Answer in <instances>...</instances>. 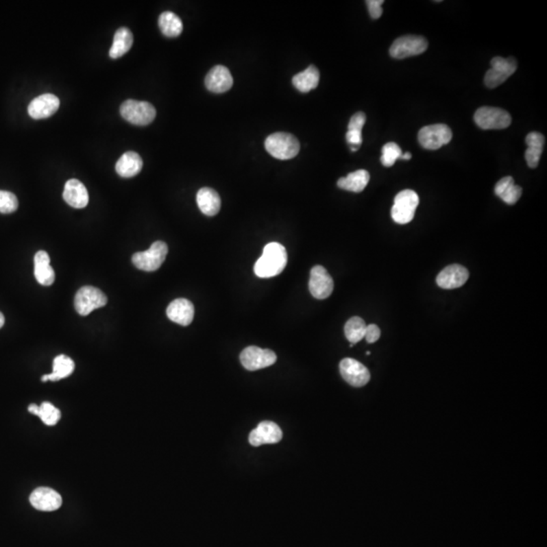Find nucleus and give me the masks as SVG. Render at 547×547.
Instances as JSON below:
<instances>
[{
	"label": "nucleus",
	"mask_w": 547,
	"mask_h": 547,
	"mask_svg": "<svg viewBox=\"0 0 547 547\" xmlns=\"http://www.w3.org/2000/svg\"><path fill=\"white\" fill-rule=\"evenodd\" d=\"M288 262L287 252L283 245L271 243L265 247L262 256L254 265V274L260 278H272L283 272Z\"/></svg>",
	"instance_id": "f257e3e1"
},
{
	"label": "nucleus",
	"mask_w": 547,
	"mask_h": 547,
	"mask_svg": "<svg viewBox=\"0 0 547 547\" xmlns=\"http://www.w3.org/2000/svg\"><path fill=\"white\" fill-rule=\"evenodd\" d=\"M267 151L280 160L295 158L300 150V144L295 136L289 133L278 132L271 134L265 141Z\"/></svg>",
	"instance_id": "f03ea898"
},
{
	"label": "nucleus",
	"mask_w": 547,
	"mask_h": 547,
	"mask_svg": "<svg viewBox=\"0 0 547 547\" xmlns=\"http://www.w3.org/2000/svg\"><path fill=\"white\" fill-rule=\"evenodd\" d=\"M120 114L124 120L136 126H147L154 122L156 110L148 101L127 99L121 105Z\"/></svg>",
	"instance_id": "7ed1b4c3"
},
{
	"label": "nucleus",
	"mask_w": 547,
	"mask_h": 547,
	"mask_svg": "<svg viewBox=\"0 0 547 547\" xmlns=\"http://www.w3.org/2000/svg\"><path fill=\"white\" fill-rule=\"evenodd\" d=\"M169 247L163 241H156L146 252L133 254L132 263L137 269L144 272H154L160 268L167 258Z\"/></svg>",
	"instance_id": "20e7f679"
},
{
	"label": "nucleus",
	"mask_w": 547,
	"mask_h": 547,
	"mask_svg": "<svg viewBox=\"0 0 547 547\" xmlns=\"http://www.w3.org/2000/svg\"><path fill=\"white\" fill-rule=\"evenodd\" d=\"M419 202V196L413 191L404 190L398 193L391 209L392 219L398 224L410 223L415 217Z\"/></svg>",
	"instance_id": "39448f33"
},
{
	"label": "nucleus",
	"mask_w": 547,
	"mask_h": 547,
	"mask_svg": "<svg viewBox=\"0 0 547 547\" xmlns=\"http://www.w3.org/2000/svg\"><path fill=\"white\" fill-rule=\"evenodd\" d=\"M474 122L483 130H501L510 126L512 117L500 108H479L474 114Z\"/></svg>",
	"instance_id": "423d86ee"
},
{
	"label": "nucleus",
	"mask_w": 547,
	"mask_h": 547,
	"mask_svg": "<svg viewBox=\"0 0 547 547\" xmlns=\"http://www.w3.org/2000/svg\"><path fill=\"white\" fill-rule=\"evenodd\" d=\"M107 302V295L101 290L93 286L80 288L74 298L75 311L82 317H86L95 309L105 306Z\"/></svg>",
	"instance_id": "0eeeda50"
},
{
	"label": "nucleus",
	"mask_w": 547,
	"mask_h": 547,
	"mask_svg": "<svg viewBox=\"0 0 547 547\" xmlns=\"http://www.w3.org/2000/svg\"><path fill=\"white\" fill-rule=\"evenodd\" d=\"M428 49V41L422 36H402L393 42L389 49L392 58L404 59L423 54Z\"/></svg>",
	"instance_id": "6e6552de"
},
{
	"label": "nucleus",
	"mask_w": 547,
	"mask_h": 547,
	"mask_svg": "<svg viewBox=\"0 0 547 547\" xmlns=\"http://www.w3.org/2000/svg\"><path fill=\"white\" fill-rule=\"evenodd\" d=\"M491 69L485 73V84L489 88H495L501 86L502 82H506L518 67L517 60L513 57L509 58H502V57H495L491 59Z\"/></svg>",
	"instance_id": "1a4fd4ad"
},
{
	"label": "nucleus",
	"mask_w": 547,
	"mask_h": 547,
	"mask_svg": "<svg viewBox=\"0 0 547 547\" xmlns=\"http://www.w3.org/2000/svg\"><path fill=\"white\" fill-rule=\"evenodd\" d=\"M417 139L425 149L437 150L451 141L452 131L445 124L429 125L419 131Z\"/></svg>",
	"instance_id": "9d476101"
},
{
	"label": "nucleus",
	"mask_w": 547,
	"mask_h": 547,
	"mask_svg": "<svg viewBox=\"0 0 547 547\" xmlns=\"http://www.w3.org/2000/svg\"><path fill=\"white\" fill-rule=\"evenodd\" d=\"M277 361V356L268 349L256 345L245 348L241 354V362L247 370L256 371L272 366Z\"/></svg>",
	"instance_id": "9b49d317"
},
{
	"label": "nucleus",
	"mask_w": 547,
	"mask_h": 547,
	"mask_svg": "<svg viewBox=\"0 0 547 547\" xmlns=\"http://www.w3.org/2000/svg\"><path fill=\"white\" fill-rule=\"evenodd\" d=\"M341 375L345 382L354 387H365L370 380V372L357 360L345 358L340 363Z\"/></svg>",
	"instance_id": "f8f14e48"
},
{
	"label": "nucleus",
	"mask_w": 547,
	"mask_h": 547,
	"mask_svg": "<svg viewBox=\"0 0 547 547\" xmlns=\"http://www.w3.org/2000/svg\"><path fill=\"white\" fill-rule=\"evenodd\" d=\"M309 291L311 295L319 300L332 295L334 291V281L324 267L315 266L311 269Z\"/></svg>",
	"instance_id": "ddd939ff"
},
{
	"label": "nucleus",
	"mask_w": 547,
	"mask_h": 547,
	"mask_svg": "<svg viewBox=\"0 0 547 547\" xmlns=\"http://www.w3.org/2000/svg\"><path fill=\"white\" fill-rule=\"evenodd\" d=\"M32 506L42 512H53L62 506V497L53 489L40 487L29 496Z\"/></svg>",
	"instance_id": "4468645a"
},
{
	"label": "nucleus",
	"mask_w": 547,
	"mask_h": 547,
	"mask_svg": "<svg viewBox=\"0 0 547 547\" xmlns=\"http://www.w3.org/2000/svg\"><path fill=\"white\" fill-rule=\"evenodd\" d=\"M60 101L52 93H44L34 99L27 107V113L35 120H41L52 116L58 111Z\"/></svg>",
	"instance_id": "2eb2a0df"
},
{
	"label": "nucleus",
	"mask_w": 547,
	"mask_h": 547,
	"mask_svg": "<svg viewBox=\"0 0 547 547\" xmlns=\"http://www.w3.org/2000/svg\"><path fill=\"white\" fill-rule=\"evenodd\" d=\"M283 433L277 424L273 422H262L254 431L250 434L249 441L254 447L264 444H276L282 440Z\"/></svg>",
	"instance_id": "dca6fc26"
},
{
	"label": "nucleus",
	"mask_w": 547,
	"mask_h": 547,
	"mask_svg": "<svg viewBox=\"0 0 547 547\" xmlns=\"http://www.w3.org/2000/svg\"><path fill=\"white\" fill-rule=\"evenodd\" d=\"M470 278L467 269L460 265H450L441 271L437 277V284L443 289H456L461 287Z\"/></svg>",
	"instance_id": "f3484780"
},
{
	"label": "nucleus",
	"mask_w": 547,
	"mask_h": 547,
	"mask_svg": "<svg viewBox=\"0 0 547 547\" xmlns=\"http://www.w3.org/2000/svg\"><path fill=\"white\" fill-rule=\"evenodd\" d=\"M205 86L212 93H223L232 88L233 77L228 69L217 65L208 72L205 78Z\"/></svg>",
	"instance_id": "a211bd4d"
},
{
	"label": "nucleus",
	"mask_w": 547,
	"mask_h": 547,
	"mask_svg": "<svg viewBox=\"0 0 547 547\" xmlns=\"http://www.w3.org/2000/svg\"><path fill=\"white\" fill-rule=\"evenodd\" d=\"M167 315L171 321L175 322V324H181L182 326H189L194 319V305L188 299H175L167 307Z\"/></svg>",
	"instance_id": "6ab92c4d"
},
{
	"label": "nucleus",
	"mask_w": 547,
	"mask_h": 547,
	"mask_svg": "<svg viewBox=\"0 0 547 547\" xmlns=\"http://www.w3.org/2000/svg\"><path fill=\"white\" fill-rule=\"evenodd\" d=\"M63 199L67 204L75 209L86 208L90 200L86 186L75 179L69 180L65 184Z\"/></svg>",
	"instance_id": "aec40b11"
},
{
	"label": "nucleus",
	"mask_w": 547,
	"mask_h": 547,
	"mask_svg": "<svg viewBox=\"0 0 547 547\" xmlns=\"http://www.w3.org/2000/svg\"><path fill=\"white\" fill-rule=\"evenodd\" d=\"M143 167L141 156L134 151H127L119 158L116 163V171L120 177L133 178L137 175Z\"/></svg>",
	"instance_id": "412c9836"
},
{
	"label": "nucleus",
	"mask_w": 547,
	"mask_h": 547,
	"mask_svg": "<svg viewBox=\"0 0 547 547\" xmlns=\"http://www.w3.org/2000/svg\"><path fill=\"white\" fill-rule=\"evenodd\" d=\"M197 204L206 216H214L220 211L221 199L213 189L203 188L197 193Z\"/></svg>",
	"instance_id": "4be33fe9"
},
{
	"label": "nucleus",
	"mask_w": 547,
	"mask_h": 547,
	"mask_svg": "<svg viewBox=\"0 0 547 547\" xmlns=\"http://www.w3.org/2000/svg\"><path fill=\"white\" fill-rule=\"evenodd\" d=\"M35 278L39 284L43 286H51L55 281V273L50 265V256L48 252L40 251L36 254Z\"/></svg>",
	"instance_id": "5701e85b"
},
{
	"label": "nucleus",
	"mask_w": 547,
	"mask_h": 547,
	"mask_svg": "<svg viewBox=\"0 0 547 547\" xmlns=\"http://www.w3.org/2000/svg\"><path fill=\"white\" fill-rule=\"evenodd\" d=\"M525 141L527 145L525 152L526 162L531 169H535L542 158L546 138L540 133L531 132L526 136Z\"/></svg>",
	"instance_id": "b1692460"
},
{
	"label": "nucleus",
	"mask_w": 547,
	"mask_h": 547,
	"mask_svg": "<svg viewBox=\"0 0 547 547\" xmlns=\"http://www.w3.org/2000/svg\"><path fill=\"white\" fill-rule=\"evenodd\" d=\"M495 193L505 203L514 205L522 195V188L515 184L512 177L502 178L495 186Z\"/></svg>",
	"instance_id": "393cba45"
},
{
	"label": "nucleus",
	"mask_w": 547,
	"mask_h": 547,
	"mask_svg": "<svg viewBox=\"0 0 547 547\" xmlns=\"http://www.w3.org/2000/svg\"><path fill=\"white\" fill-rule=\"evenodd\" d=\"M132 32L128 27H120L117 29L114 36L113 45L110 49L109 55L111 58L118 59L124 56L133 45Z\"/></svg>",
	"instance_id": "a878e982"
},
{
	"label": "nucleus",
	"mask_w": 547,
	"mask_h": 547,
	"mask_svg": "<svg viewBox=\"0 0 547 547\" xmlns=\"http://www.w3.org/2000/svg\"><path fill=\"white\" fill-rule=\"evenodd\" d=\"M292 84L296 90L301 93H309L315 90L319 84V71L315 65H311L308 69L300 73L296 74L292 80Z\"/></svg>",
	"instance_id": "bb28decb"
},
{
	"label": "nucleus",
	"mask_w": 547,
	"mask_h": 547,
	"mask_svg": "<svg viewBox=\"0 0 547 547\" xmlns=\"http://www.w3.org/2000/svg\"><path fill=\"white\" fill-rule=\"evenodd\" d=\"M75 364L71 358L65 355L57 356L53 362V372L51 374L44 375L42 381H58L66 378L73 373Z\"/></svg>",
	"instance_id": "cd10ccee"
},
{
	"label": "nucleus",
	"mask_w": 547,
	"mask_h": 547,
	"mask_svg": "<svg viewBox=\"0 0 547 547\" xmlns=\"http://www.w3.org/2000/svg\"><path fill=\"white\" fill-rule=\"evenodd\" d=\"M369 181H370V175L368 171L359 169L349 173L347 177L341 178L338 181V186L350 192L360 193L366 188Z\"/></svg>",
	"instance_id": "c85d7f7f"
},
{
	"label": "nucleus",
	"mask_w": 547,
	"mask_h": 547,
	"mask_svg": "<svg viewBox=\"0 0 547 547\" xmlns=\"http://www.w3.org/2000/svg\"><path fill=\"white\" fill-rule=\"evenodd\" d=\"M158 25L161 33L169 38L179 37L184 29L181 19L175 12H165L160 14Z\"/></svg>",
	"instance_id": "c756f323"
},
{
	"label": "nucleus",
	"mask_w": 547,
	"mask_h": 547,
	"mask_svg": "<svg viewBox=\"0 0 547 547\" xmlns=\"http://www.w3.org/2000/svg\"><path fill=\"white\" fill-rule=\"evenodd\" d=\"M366 324L361 317H354L348 320L345 326V335L347 340L351 343H356L363 340L366 332Z\"/></svg>",
	"instance_id": "7c9ffc66"
},
{
	"label": "nucleus",
	"mask_w": 547,
	"mask_h": 547,
	"mask_svg": "<svg viewBox=\"0 0 547 547\" xmlns=\"http://www.w3.org/2000/svg\"><path fill=\"white\" fill-rule=\"evenodd\" d=\"M38 417L47 426H55L61 417V411L51 402H45L39 406Z\"/></svg>",
	"instance_id": "2f4dec72"
},
{
	"label": "nucleus",
	"mask_w": 547,
	"mask_h": 547,
	"mask_svg": "<svg viewBox=\"0 0 547 547\" xmlns=\"http://www.w3.org/2000/svg\"><path fill=\"white\" fill-rule=\"evenodd\" d=\"M402 156V148L394 142H388L383 146L380 161L385 167H390L396 162V160H400Z\"/></svg>",
	"instance_id": "473e14b6"
},
{
	"label": "nucleus",
	"mask_w": 547,
	"mask_h": 547,
	"mask_svg": "<svg viewBox=\"0 0 547 547\" xmlns=\"http://www.w3.org/2000/svg\"><path fill=\"white\" fill-rule=\"evenodd\" d=\"M18 208L19 200L16 195L8 191H0V213H14Z\"/></svg>",
	"instance_id": "72a5a7b5"
},
{
	"label": "nucleus",
	"mask_w": 547,
	"mask_h": 547,
	"mask_svg": "<svg viewBox=\"0 0 547 547\" xmlns=\"http://www.w3.org/2000/svg\"><path fill=\"white\" fill-rule=\"evenodd\" d=\"M365 123H366V114L362 113V112H358L350 120L348 130L362 132Z\"/></svg>",
	"instance_id": "f704fd0d"
},
{
	"label": "nucleus",
	"mask_w": 547,
	"mask_h": 547,
	"mask_svg": "<svg viewBox=\"0 0 547 547\" xmlns=\"http://www.w3.org/2000/svg\"><path fill=\"white\" fill-rule=\"evenodd\" d=\"M383 0H367L366 3L368 6L369 14L373 20H378L382 16Z\"/></svg>",
	"instance_id": "c9c22d12"
},
{
	"label": "nucleus",
	"mask_w": 547,
	"mask_h": 547,
	"mask_svg": "<svg viewBox=\"0 0 547 547\" xmlns=\"http://www.w3.org/2000/svg\"><path fill=\"white\" fill-rule=\"evenodd\" d=\"M348 143L351 146L352 151H357L361 146L363 138H362V132H357V131L348 130L347 135H345Z\"/></svg>",
	"instance_id": "e433bc0d"
},
{
	"label": "nucleus",
	"mask_w": 547,
	"mask_h": 547,
	"mask_svg": "<svg viewBox=\"0 0 547 547\" xmlns=\"http://www.w3.org/2000/svg\"><path fill=\"white\" fill-rule=\"evenodd\" d=\"M380 335V328L376 324H369V326H366L364 338L366 339L367 342L372 343L379 340Z\"/></svg>",
	"instance_id": "4c0bfd02"
},
{
	"label": "nucleus",
	"mask_w": 547,
	"mask_h": 547,
	"mask_svg": "<svg viewBox=\"0 0 547 547\" xmlns=\"http://www.w3.org/2000/svg\"><path fill=\"white\" fill-rule=\"evenodd\" d=\"M27 410H29V413H33V415H39V406H38L37 404H32Z\"/></svg>",
	"instance_id": "58836bf2"
},
{
	"label": "nucleus",
	"mask_w": 547,
	"mask_h": 547,
	"mask_svg": "<svg viewBox=\"0 0 547 547\" xmlns=\"http://www.w3.org/2000/svg\"><path fill=\"white\" fill-rule=\"evenodd\" d=\"M411 158V154H410V152H406V154H402V158H400V160H410Z\"/></svg>",
	"instance_id": "ea45409f"
},
{
	"label": "nucleus",
	"mask_w": 547,
	"mask_h": 547,
	"mask_svg": "<svg viewBox=\"0 0 547 547\" xmlns=\"http://www.w3.org/2000/svg\"><path fill=\"white\" fill-rule=\"evenodd\" d=\"M4 322H5V319H4V315L0 313V328L4 326Z\"/></svg>",
	"instance_id": "a19ab883"
}]
</instances>
